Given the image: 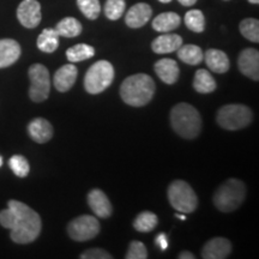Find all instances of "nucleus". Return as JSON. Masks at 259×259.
<instances>
[{
    "label": "nucleus",
    "mask_w": 259,
    "mask_h": 259,
    "mask_svg": "<svg viewBox=\"0 0 259 259\" xmlns=\"http://www.w3.org/2000/svg\"><path fill=\"white\" fill-rule=\"evenodd\" d=\"M0 225L10 229L12 241L22 245L36 240L42 229L40 215L27 204L14 199L0 211Z\"/></svg>",
    "instance_id": "nucleus-1"
},
{
    "label": "nucleus",
    "mask_w": 259,
    "mask_h": 259,
    "mask_svg": "<svg viewBox=\"0 0 259 259\" xmlns=\"http://www.w3.org/2000/svg\"><path fill=\"white\" fill-rule=\"evenodd\" d=\"M155 90L154 79L149 74H132L122 82L120 96L126 105L132 107H143L153 100Z\"/></svg>",
    "instance_id": "nucleus-2"
},
{
    "label": "nucleus",
    "mask_w": 259,
    "mask_h": 259,
    "mask_svg": "<svg viewBox=\"0 0 259 259\" xmlns=\"http://www.w3.org/2000/svg\"><path fill=\"white\" fill-rule=\"evenodd\" d=\"M170 125L180 137L193 139L200 134L202 118H200L199 112L193 106L181 102L171 108Z\"/></svg>",
    "instance_id": "nucleus-3"
},
{
    "label": "nucleus",
    "mask_w": 259,
    "mask_h": 259,
    "mask_svg": "<svg viewBox=\"0 0 259 259\" xmlns=\"http://www.w3.org/2000/svg\"><path fill=\"white\" fill-rule=\"evenodd\" d=\"M246 196L245 184L241 180L232 179L226 180L213 193V205L222 212H232L239 209L244 203Z\"/></svg>",
    "instance_id": "nucleus-4"
},
{
    "label": "nucleus",
    "mask_w": 259,
    "mask_h": 259,
    "mask_svg": "<svg viewBox=\"0 0 259 259\" xmlns=\"http://www.w3.org/2000/svg\"><path fill=\"white\" fill-rule=\"evenodd\" d=\"M114 79V67L107 60H99L89 67L84 77V88L89 94L96 95L111 85Z\"/></svg>",
    "instance_id": "nucleus-5"
},
{
    "label": "nucleus",
    "mask_w": 259,
    "mask_h": 259,
    "mask_svg": "<svg viewBox=\"0 0 259 259\" xmlns=\"http://www.w3.org/2000/svg\"><path fill=\"white\" fill-rule=\"evenodd\" d=\"M253 114L245 105H226L219 109L216 121L222 128L238 131L251 124Z\"/></svg>",
    "instance_id": "nucleus-6"
},
{
    "label": "nucleus",
    "mask_w": 259,
    "mask_h": 259,
    "mask_svg": "<svg viewBox=\"0 0 259 259\" xmlns=\"http://www.w3.org/2000/svg\"><path fill=\"white\" fill-rule=\"evenodd\" d=\"M167 196L170 205L179 212L191 213L198 205L197 194L184 180H174L168 187Z\"/></svg>",
    "instance_id": "nucleus-7"
},
{
    "label": "nucleus",
    "mask_w": 259,
    "mask_h": 259,
    "mask_svg": "<svg viewBox=\"0 0 259 259\" xmlns=\"http://www.w3.org/2000/svg\"><path fill=\"white\" fill-rule=\"evenodd\" d=\"M28 73L29 79H30L29 96H30L31 101H46L51 93L50 71L42 64H34L30 66Z\"/></svg>",
    "instance_id": "nucleus-8"
},
{
    "label": "nucleus",
    "mask_w": 259,
    "mask_h": 259,
    "mask_svg": "<svg viewBox=\"0 0 259 259\" xmlns=\"http://www.w3.org/2000/svg\"><path fill=\"white\" fill-rule=\"evenodd\" d=\"M100 222L99 220L90 215H82L72 220L67 226V233L74 241H88L99 235Z\"/></svg>",
    "instance_id": "nucleus-9"
},
{
    "label": "nucleus",
    "mask_w": 259,
    "mask_h": 259,
    "mask_svg": "<svg viewBox=\"0 0 259 259\" xmlns=\"http://www.w3.org/2000/svg\"><path fill=\"white\" fill-rule=\"evenodd\" d=\"M17 18L23 27L36 28L42 18L40 3L37 0H23L17 9Z\"/></svg>",
    "instance_id": "nucleus-10"
},
{
    "label": "nucleus",
    "mask_w": 259,
    "mask_h": 259,
    "mask_svg": "<svg viewBox=\"0 0 259 259\" xmlns=\"http://www.w3.org/2000/svg\"><path fill=\"white\" fill-rule=\"evenodd\" d=\"M238 67L240 72L248 78L259 79V52L254 48H246L238 58Z\"/></svg>",
    "instance_id": "nucleus-11"
},
{
    "label": "nucleus",
    "mask_w": 259,
    "mask_h": 259,
    "mask_svg": "<svg viewBox=\"0 0 259 259\" xmlns=\"http://www.w3.org/2000/svg\"><path fill=\"white\" fill-rule=\"evenodd\" d=\"M232 252V244L226 238H213L203 246L202 258L226 259Z\"/></svg>",
    "instance_id": "nucleus-12"
},
{
    "label": "nucleus",
    "mask_w": 259,
    "mask_h": 259,
    "mask_svg": "<svg viewBox=\"0 0 259 259\" xmlns=\"http://www.w3.org/2000/svg\"><path fill=\"white\" fill-rule=\"evenodd\" d=\"M153 15V10L145 3H138L128 10L125 16V23L130 28H142L148 23Z\"/></svg>",
    "instance_id": "nucleus-13"
},
{
    "label": "nucleus",
    "mask_w": 259,
    "mask_h": 259,
    "mask_svg": "<svg viewBox=\"0 0 259 259\" xmlns=\"http://www.w3.org/2000/svg\"><path fill=\"white\" fill-rule=\"evenodd\" d=\"M89 208L96 216L101 219H107L112 215V204L109 202L106 193L100 189H94L88 194Z\"/></svg>",
    "instance_id": "nucleus-14"
},
{
    "label": "nucleus",
    "mask_w": 259,
    "mask_h": 259,
    "mask_svg": "<svg viewBox=\"0 0 259 259\" xmlns=\"http://www.w3.org/2000/svg\"><path fill=\"white\" fill-rule=\"evenodd\" d=\"M77 74H78V70H77V67L74 66L72 63L61 66L60 69L57 71L56 74H54L53 78V83L56 89L60 93L69 92V90L74 85V83H76Z\"/></svg>",
    "instance_id": "nucleus-15"
},
{
    "label": "nucleus",
    "mask_w": 259,
    "mask_h": 259,
    "mask_svg": "<svg viewBox=\"0 0 259 259\" xmlns=\"http://www.w3.org/2000/svg\"><path fill=\"white\" fill-rule=\"evenodd\" d=\"M22 50L17 41L12 38L0 40V69L11 66L21 57Z\"/></svg>",
    "instance_id": "nucleus-16"
},
{
    "label": "nucleus",
    "mask_w": 259,
    "mask_h": 259,
    "mask_svg": "<svg viewBox=\"0 0 259 259\" xmlns=\"http://www.w3.org/2000/svg\"><path fill=\"white\" fill-rule=\"evenodd\" d=\"M28 132L31 139H34L36 143L44 144L53 137V126L46 119L36 118L28 125Z\"/></svg>",
    "instance_id": "nucleus-17"
},
{
    "label": "nucleus",
    "mask_w": 259,
    "mask_h": 259,
    "mask_svg": "<svg viewBox=\"0 0 259 259\" xmlns=\"http://www.w3.org/2000/svg\"><path fill=\"white\" fill-rule=\"evenodd\" d=\"M154 69L158 78L166 84H174L179 78V66H178L177 61L173 59H168V58L160 59L156 61Z\"/></svg>",
    "instance_id": "nucleus-18"
},
{
    "label": "nucleus",
    "mask_w": 259,
    "mask_h": 259,
    "mask_svg": "<svg viewBox=\"0 0 259 259\" xmlns=\"http://www.w3.org/2000/svg\"><path fill=\"white\" fill-rule=\"evenodd\" d=\"M181 45H183V37L177 34L164 32L163 35H160L153 41L151 50L156 54H168L177 52Z\"/></svg>",
    "instance_id": "nucleus-19"
},
{
    "label": "nucleus",
    "mask_w": 259,
    "mask_h": 259,
    "mask_svg": "<svg viewBox=\"0 0 259 259\" xmlns=\"http://www.w3.org/2000/svg\"><path fill=\"white\" fill-rule=\"evenodd\" d=\"M206 66L209 67L212 72L216 73H226L229 70V59L228 56L223 51L220 50H208L204 53V59Z\"/></svg>",
    "instance_id": "nucleus-20"
},
{
    "label": "nucleus",
    "mask_w": 259,
    "mask_h": 259,
    "mask_svg": "<svg viewBox=\"0 0 259 259\" xmlns=\"http://www.w3.org/2000/svg\"><path fill=\"white\" fill-rule=\"evenodd\" d=\"M180 16L176 12H163L154 18L153 28L158 32H169L179 28Z\"/></svg>",
    "instance_id": "nucleus-21"
},
{
    "label": "nucleus",
    "mask_w": 259,
    "mask_h": 259,
    "mask_svg": "<svg viewBox=\"0 0 259 259\" xmlns=\"http://www.w3.org/2000/svg\"><path fill=\"white\" fill-rule=\"evenodd\" d=\"M216 84L215 78L212 77V74L209 72V71L200 69L194 73L193 78V88L197 93L199 94H210L215 92Z\"/></svg>",
    "instance_id": "nucleus-22"
},
{
    "label": "nucleus",
    "mask_w": 259,
    "mask_h": 259,
    "mask_svg": "<svg viewBox=\"0 0 259 259\" xmlns=\"http://www.w3.org/2000/svg\"><path fill=\"white\" fill-rule=\"evenodd\" d=\"M59 37L56 29H45L37 37V48L45 53H53L59 47Z\"/></svg>",
    "instance_id": "nucleus-23"
},
{
    "label": "nucleus",
    "mask_w": 259,
    "mask_h": 259,
    "mask_svg": "<svg viewBox=\"0 0 259 259\" xmlns=\"http://www.w3.org/2000/svg\"><path fill=\"white\" fill-rule=\"evenodd\" d=\"M178 52V58L189 65H199L204 59V52L196 45H181Z\"/></svg>",
    "instance_id": "nucleus-24"
},
{
    "label": "nucleus",
    "mask_w": 259,
    "mask_h": 259,
    "mask_svg": "<svg viewBox=\"0 0 259 259\" xmlns=\"http://www.w3.org/2000/svg\"><path fill=\"white\" fill-rule=\"evenodd\" d=\"M82 24L78 19L73 17H65L57 24L56 30L59 36L76 37L82 32Z\"/></svg>",
    "instance_id": "nucleus-25"
},
{
    "label": "nucleus",
    "mask_w": 259,
    "mask_h": 259,
    "mask_svg": "<svg viewBox=\"0 0 259 259\" xmlns=\"http://www.w3.org/2000/svg\"><path fill=\"white\" fill-rule=\"evenodd\" d=\"M94 56H95V50L87 44L76 45V46L66 51V58L70 63H79V61L88 60Z\"/></svg>",
    "instance_id": "nucleus-26"
},
{
    "label": "nucleus",
    "mask_w": 259,
    "mask_h": 259,
    "mask_svg": "<svg viewBox=\"0 0 259 259\" xmlns=\"http://www.w3.org/2000/svg\"><path fill=\"white\" fill-rule=\"evenodd\" d=\"M158 223V218L151 211L141 212L134 221V228L137 232L149 233L156 228Z\"/></svg>",
    "instance_id": "nucleus-27"
},
{
    "label": "nucleus",
    "mask_w": 259,
    "mask_h": 259,
    "mask_svg": "<svg viewBox=\"0 0 259 259\" xmlns=\"http://www.w3.org/2000/svg\"><path fill=\"white\" fill-rule=\"evenodd\" d=\"M186 27L193 32H203L205 29V17L200 10H190L185 15Z\"/></svg>",
    "instance_id": "nucleus-28"
},
{
    "label": "nucleus",
    "mask_w": 259,
    "mask_h": 259,
    "mask_svg": "<svg viewBox=\"0 0 259 259\" xmlns=\"http://www.w3.org/2000/svg\"><path fill=\"white\" fill-rule=\"evenodd\" d=\"M241 35L248 41L252 42H259V22L255 18H246L241 21L240 25Z\"/></svg>",
    "instance_id": "nucleus-29"
},
{
    "label": "nucleus",
    "mask_w": 259,
    "mask_h": 259,
    "mask_svg": "<svg viewBox=\"0 0 259 259\" xmlns=\"http://www.w3.org/2000/svg\"><path fill=\"white\" fill-rule=\"evenodd\" d=\"M125 8V0H107L105 4L106 17L111 21H116L124 15Z\"/></svg>",
    "instance_id": "nucleus-30"
},
{
    "label": "nucleus",
    "mask_w": 259,
    "mask_h": 259,
    "mask_svg": "<svg viewBox=\"0 0 259 259\" xmlns=\"http://www.w3.org/2000/svg\"><path fill=\"white\" fill-rule=\"evenodd\" d=\"M80 12L88 19H96L101 12L99 0H77Z\"/></svg>",
    "instance_id": "nucleus-31"
},
{
    "label": "nucleus",
    "mask_w": 259,
    "mask_h": 259,
    "mask_svg": "<svg viewBox=\"0 0 259 259\" xmlns=\"http://www.w3.org/2000/svg\"><path fill=\"white\" fill-rule=\"evenodd\" d=\"M9 164L12 171L19 178H25L29 174V171H30L29 162L22 155H14V156L10 158Z\"/></svg>",
    "instance_id": "nucleus-32"
},
{
    "label": "nucleus",
    "mask_w": 259,
    "mask_h": 259,
    "mask_svg": "<svg viewBox=\"0 0 259 259\" xmlns=\"http://www.w3.org/2000/svg\"><path fill=\"white\" fill-rule=\"evenodd\" d=\"M125 258L126 259H147L148 258L147 247H145V245L141 241H131Z\"/></svg>",
    "instance_id": "nucleus-33"
},
{
    "label": "nucleus",
    "mask_w": 259,
    "mask_h": 259,
    "mask_svg": "<svg viewBox=\"0 0 259 259\" xmlns=\"http://www.w3.org/2000/svg\"><path fill=\"white\" fill-rule=\"evenodd\" d=\"M80 259H112V254L102 248H90L79 255Z\"/></svg>",
    "instance_id": "nucleus-34"
},
{
    "label": "nucleus",
    "mask_w": 259,
    "mask_h": 259,
    "mask_svg": "<svg viewBox=\"0 0 259 259\" xmlns=\"http://www.w3.org/2000/svg\"><path fill=\"white\" fill-rule=\"evenodd\" d=\"M156 245L160 246L161 251H166L168 248V239H167V235L164 234V233H161V234L157 235L156 238Z\"/></svg>",
    "instance_id": "nucleus-35"
},
{
    "label": "nucleus",
    "mask_w": 259,
    "mask_h": 259,
    "mask_svg": "<svg viewBox=\"0 0 259 259\" xmlns=\"http://www.w3.org/2000/svg\"><path fill=\"white\" fill-rule=\"evenodd\" d=\"M180 259H194V254L191 253V252H181L179 254Z\"/></svg>",
    "instance_id": "nucleus-36"
},
{
    "label": "nucleus",
    "mask_w": 259,
    "mask_h": 259,
    "mask_svg": "<svg viewBox=\"0 0 259 259\" xmlns=\"http://www.w3.org/2000/svg\"><path fill=\"white\" fill-rule=\"evenodd\" d=\"M183 6H192L197 3V0H178Z\"/></svg>",
    "instance_id": "nucleus-37"
},
{
    "label": "nucleus",
    "mask_w": 259,
    "mask_h": 259,
    "mask_svg": "<svg viewBox=\"0 0 259 259\" xmlns=\"http://www.w3.org/2000/svg\"><path fill=\"white\" fill-rule=\"evenodd\" d=\"M176 216H177L178 219L183 220V221H185V220H186V216H185V213H183V212H180V213H177Z\"/></svg>",
    "instance_id": "nucleus-38"
},
{
    "label": "nucleus",
    "mask_w": 259,
    "mask_h": 259,
    "mask_svg": "<svg viewBox=\"0 0 259 259\" xmlns=\"http://www.w3.org/2000/svg\"><path fill=\"white\" fill-rule=\"evenodd\" d=\"M248 2H250L251 4H255V5L259 4V0H248Z\"/></svg>",
    "instance_id": "nucleus-39"
},
{
    "label": "nucleus",
    "mask_w": 259,
    "mask_h": 259,
    "mask_svg": "<svg viewBox=\"0 0 259 259\" xmlns=\"http://www.w3.org/2000/svg\"><path fill=\"white\" fill-rule=\"evenodd\" d=\"M160 3H163V4H168V3H170L171 0H158Z\"/></svg>",
    "instance_id": "nucleus-40"
},
{
    "label": "nucleus",
    "mask_w": 259,
    "mask_h": 259,
    "mask_svg": "<svg viewBox=\"0 0 259 259\" xmlns=\"http://www.w3.org/2000/svg\"><path fill=\"white\" fill-rule=\"evenodd\" d=\"M2 166H3V157L0 156V167H2Z\"/></svg>",
    "instance_id": "nucleus-41"
}]
</instances>
